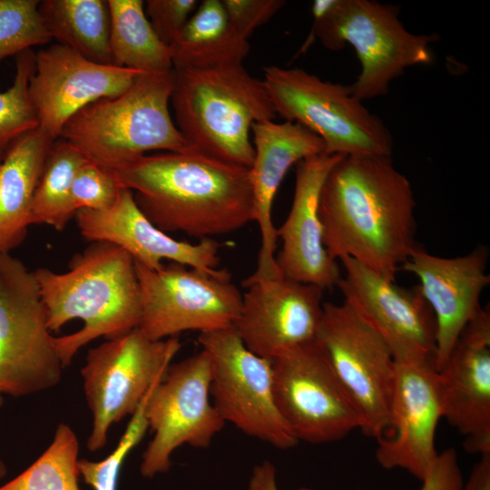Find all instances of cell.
Segmentation results:
<instances>
[{"instance_id":"6da1fadb","label":"cell","mask_w":490,"mask_h":490,"mask_svg":"<svg viewBox=\"0 0 490 490\" xmlns=\"http://www.w3.org/2000/svg\"><path fill=\"white\" fill-rule=\"evenodd\" d=\"M416 201L391 156H343L319 195L323 244L329 257H348L395 281L416 246Z\"/></svg>"},{"instance_id":"7a4b0ae2","label":"cell","mask_w":490,"mask_h":490,"mask_svg":"<svg viewBox=\"0 0 490 490\" xmlns=\"http://www.w3.org/2000/svg\"><path fill=\"white\" fill-rule=\"evenodd\" d=\"M161 230L198 238L234 232L253 219L250 169L187 148L142 155L111 171Z\"/></svg>"},{"instance_id":"3957f363","label":"cell","mask_w":490,"mask_h":490,"mask_svg":"<svg viewBox=\"0 0 490 490\" xmlns=\"http://www.w3.org/2000/svg\"><path fill=\"white\" fill-rule=\"evenodd\" d=\"M34 276L51 332L81 319V329L54 337L62 364L97 338L113 339L139 328L141 290L135 261L122 249L94 241L74 255L65 272L38 268Z\"/></svg>"},{"instance_id":"277c9868","label":"cell","mask_w":490,"mask_h":490,"mask_svg":"<svg viewBox=\"0 0 490 490\" xmlns=\"http://www.w3.org/2000/svg\"><path fill=\"white\" fill-rule=\"evenodd\" d=\"M173 74L170 103L187 147L250 169L252 124L277 116L262 80L242 64L173 68Z\"/></svg>"},{"instance_id":"5b68a950","label":"cell","mask_w":490,"mask_h":490,"mask_svg":"<svg viewBox=\"0 0 490 490\" xmlns=\"http://www.w3.org/2000/svg\"><path fill=\"white\" fill-rule=\"evenodd\" d=\"M173 83V69L141 74L121 94L75 113L59 139L109 171L151 151H184L186 142L169 109Z\"/></svg>"},{"instance_id":"8992f818","label":"cell","mask_w":490,"mask_h":490,"mask_svg":"<svg viewBox=\"0 0 490 490\" xmlns=\"http://www.w3.org/2000/svg\"><path fill=\"white\" fill-rule=\"evenodd\" d=\"M309 36L304 52L317 37L329 50L349 44L361 64L357 80L349 86L359 101L387 94L390 82L406 68L433 61L430 44L436 35L414 34L398 18L399 9L372 0H315Z\"/></svg>"},{"instance_id":"52a82bcc","label":"cell","mask_w":490,"mask_h":490,"mask_svg":"<svg viewBox=\"0 0 490 490\" xmlns=\"http://www.w3.org/2000/svg\"><path fill=\"white\" fill-rule=\"evenodd\" d=\"M262 82L277 115L317 134L324 154L391 156L393 139L382 120L348 85L323 81L300 68L265 67Z\"/></svg>"},{"instance_id":"ba28073f","label":"cell","mask_w":490,"mask_h":490,"mask_svg":"<svg viewBox=\"0 0 490 490\" xmlns=\"http://www.w3.org/2000/svg\"><path fill=\"white\" fill-rule=\"evenodd\" d=\"M51 333L34 272L0 252V395L23 397L59 383L64 366Z\"/></svg>"},{"instance_id":"9c48e42d","label":"cell","mask_w":490,"mask_h":490,"mask_svg":"<svg viewBox=\"0 0 490 490\" xmlns=\"http://www.w3.org/2000/svg\"><path fill=\"white\" fill-rule=\"evenodd\" d=\"M181 348L177 338L154 340L137 328L89 349L81 370L93 414L89 451L101 450L111 426L136 411L151 387L164 377Z\"/></svg>"},{"instance_id":"30bf717a","label":"cell","mask_w":490,"mask_h":490,"mask_svg":"<svg viewBox=\"0 0 490 490\" xmlns=\"http://www.w3.org/2000/svg\"><path fill=\"white\" fill-rule=\"evenodd\" d=\"M135 266L142 299L139 328L148 338L225 329L238 319L242 294L228 270L211 273L175 262L159 270Z\"/></svg>"},{"instance_id":"8fae6325","label":"cell","mask_w":490,"mask_h":490,"mask_svg":"<svg viewBox=\"0 0 490 490\" xmlns=\"http://www.w3.org/2000/svg\"><path fill=\"white\" fill-rule=\"evenodd\" d=\"M316 339L358 413L359 429L377 440L388 426L396 373L388 346L345 299L324 302Z\"/></svg>"},{"instance_id":"7c38bea8","label":"cell","mask_w":490,"mask_h":490,"mask_svg":"<svg viewBox=\"0 0 490 490\" xmlns=\"http://www.w3.org/2000/svg\"><path fill=\"white\" fill-rule=\"evenodd\" d=\"M198 342L211 358V397L223 421L276 448L295 446L275 402L272 361L250 351L233 327L200 333Z\"/></svg>"},{"instance_id":"4fadbf2b","label":"cell","mask_w":490,"mask_h":490,"mask_svg":"<svg viewBox=\"0 0 490 490\" xmlns=\"http://www.w3.org/2000/svg\"><path fill=\"white\" fill-rule=\"evenodd\" d=\"M211 361L206 351L171 364L151 390L145 406L153 436L141 465L144 476L167 472L172 453L183 445L207 448L225 422L211 397Z\"/></svg>"},{"instance_id":"5bb4252c","label":"cell","mask_w":490,"mask_h":490,"mask_svg":"<svg viewBox=\"0 0 490 490\" xmlns=\"http://www.w3.org/2000/svg\"><path fill=\"white\" fill-rule=\"evenodd\" d=\"M277 407L298 441L323 444L360 428L358 413L317 339L272 360Z\"/></svg>"},{"instance_id":"9a60e30c","label":"cell","mask_w":490,"mask_h":490,"mask_svg":"<svg viewBox=\"0 0 490 490\" xmlns=\"http://www.w3.org/2000/svg\"><path fill=\"white\" fill-rule=\"evenodd\" d=\"M344 269L337 287L388 346L397 363L435 364L436 319L419 285H396L355 260H339Z\"/></svg>"},{"instance_id":"2e32d148","label":"cell","mask_w":490,"mask_h":490,"mask_svg":"<svg viewBox=\"0 0 490 490\" xmlns=\"http://www.w3.org/2000/svg\"><path fill=\"white\" fill-rule=\"evenodd\" d=\"M141 72L93 62L57 44L34 54L28 94L38 128L54 141L87 105L127 90Z\"/></svg>"},{"instance_id":"e0dca14e","label":"cell","mask_w":490,"mask_h":490,"mask_svg":"<svg viewBox=\"0 0 490 490\" xmlns=\"http://www.w3.org/2000/svg\"><path fill=\"white\" fill-rule=\"evenodd\" d=\"M241 308L233 328L256 355L274 360L316 339L323 289L283 276L243 281Z\"/></svg>"},{"instance_id":"ac0fdd59","label":"cell","mask_w":490,"mask_h":490,"mask_svg":"<svg viewBox=\"0 0 490 490\" xmlns=\"http://www.w3.org/2000/svg\"><path fill=\"white\" fill-rule=\"evenodd\" d=\"M442 417L438 372L429 361L396 362L388 426L376 458L422 481L437 458L435 439Z\"/></svg>"},{"instance_id":"d6986e66","label":"cell","mask_w":490,"mask_h":490,"mask_svg":"<svg viewBox=\"0 0 490 490\" xmlns=\"http://www.w3.org/2000/svg\"><path fill=\"white\" fill-rule=\"evenodd\" d=\"M442 417L475 454L490 452V311L482 308L465 327L437 371Z\"/></svg>"},{"instance_id":"ffe728a7","label":"cell","mask_w":490,"mask_h":490,"mask_svg":"<svg viewBox=\"0 0 490 490\" xmlns=\"http://www.w3.org/2000/svg\"><path fill=\"white\" fill-rule=\"evenodd\" d=\"M74 217L85 240L112 243L148 269L159 270L167 260L211 273L220 270L221 243L214 239L191 243L171 237L148 220L127 188L122 187L108 208L81 209Z\"/></svg>"},{"instance_id":"44dd1931","label":"cell","mask_w":490,"mask_h":490,"mask_svg":"<svg viewBox=\"0 0 490 490\" xmlns=\"http://www.w3.org/2000/svg\"><path fill=\"white\" fill-rule=\"evenodd\" d=\"M487 251L477 247L468 254L443 258L416 246L401 265L420 280L421 291L436 319L435 367L438 371L465 327L482 309L480 298L490 283Z\"/></svg>"},{"instance_id":"7402d4cb","label":"cell","mask_w":490,"mask_h":490,"mask_svg":"<svg viewBox=\"0 0 490 490\" xmlns=\"http://www.w3.org/2000/svg\"><path fill=\"white\" fill-rule=\"evenodd\" d=\"M254 159L250 168L253 194V219L260 234L257 268L248 277L267 279L281 276L276 262L277 228L272 206L277 191L289 170L301 160L324 153L322 140L303 125L273 120L251 126Z\"/></svg>"},{"instance_id":"603a6c76","label":"cell","mask_w":490,"mask_h":490,"mask_svg":"<svg viewBox=\"0 0 490 490\" xmlns=\"http://www.w3.org/2000/svg\"><path fill=\"white\" fill-rule=\"evenodd\" d=\"M341 157L322 153L296 164L291 208L277 229V237L281 240V250L276 257L280 274L323 290L337 286L342 276L338 261L329 257L324 247L318 215L323 183Z\"/></svg>"},{"instance_id":"cb8c5ba5","label":"cell","mask_w":490,"mask_h":490,"mask_svg":"<svg viewBox=\"0 0 490 490\" xmlns=\"http://www.w3.org/2000/svg\"><path fill=\"white\" fill-rule=\"evenodd\" d=\"M54 142L37 127L17 139L2 159L0 252H9L26 237L34 194Z\"/></svg>"},{"instance_id":"d4e9b609","label":"cell","mask_w":490,"mask_h":490,"mask_svg":"<svg viewBox=\"0 0 490 490\" xmlns=\"http://www.w3.org/2000/svg\"><path fill=\"white\" fill-rule=\"evenodd\" d=\"M174 69L242 64L250 46L221 0H203L170 45Z\"/></svg>"},{"instance_id":"484cf974","label":"cell","mask_w":490,"mask_h":490,"mask_svg":"<svg viewBox=\"0 0 490 490\" xmlns=\"http://www.w3.org/2000/svg\"><path fill=\"white\" fill-rule=\"evenodd\" d=\"M107 4L113 64L143 74L172 71V49L153 30L146 16L143 1L107 0Z\"/></svg>"},{"instance_id":"4316f807","label":"cell","mask_w":490,"mask_h":490,"mask_svg":"<svg viewBox=\"0 0 490 490\" xmlns=\"http://www.w3.org/2000/svg\"><path fill=\"white\" fill-rule=\"evenodd\" d=\"M39 11L52 39L93 62L113 64L107 0H44Z\"/></svg>"},{"instance_id":"83f0119b","label":"cell","mask_w":490,"mask_h":490,"mask_svg":"<svg viewBox=\"0 0 490 490\" xmlns=\"http://www.w3.org/2000/svg\"><path fill=\"white\" fill-rule=\"evenodd\" d=\"M86 159L67 142L57 139L47 156L35 189L30 223L47 224L63 230L75 216L71 202L72 185Z\"/></svg>"},{"instance_id":"f1b7e54d","label":"cell","mask_w":490,"mask_h":490,"mask_svg":"<svg viewBox=\"0 0 490 490\" xmlns=\"http://www.w3.org/2000/svg\"><path fill=\"white\" fill-rule=\"evenodd\" d=\"M78 453L75 433L62 423L45 451L0 490H79Z\"/></svg>"},{"instance_id":"f546056e","label":"cell","mask_w":490,"mask_h":490,"mask_svg":"<svg viewBox=\"0 0 490 490\" xmlns=\"http://www.w3.org/2000/svg\"><path fill=\"white\" fill-rule=\"evenodd\" d=\"M34 54L27 50L17 55L13 83L0 92V155L21 136L38 127L28 94Z\"/></svg>"},{"instance_id":"4dcf8cb0","label":"cell","mask_w":490,"mask_h":490,"mask_svg":"<svg viewBox=\"0 0 490 490\" xmlns=\"http://www.w3.org/2000/svg\"><path fill=\"white\" fill-rule=\"evenodd\" d=\"M38 0H0V63L49 43Z\"/></svg>"},{"instance_id":"1f68e13d","label":"cell","mask_w":490,"mask_h":490,"mask_svg":"<svg viewBox=\"0 0 490 490\" xmlns=\"http://www.w3.org/2000/svg\"><path fill=\"white\" fill-rule=\"evenodd\" d=\"M154 386L147 392L136 411L131 416V420L113 453L98 462L86 459L79 460L80 475L83 477L84 482L94 490H116L123 460L132 449L140 443L149 429L145 406Z\"/></svg>"},{"instance_id":"d6a6232c","label":"cell","mask_w":490,"mask_h":490,"mask_svg":"<svg viewBox=\"0 0 490 490\" xmlns=\"http://www.w3.org/2000/svg\"><path fill=\"white\" fill-rule=\"evenodd\" d=\"M122 186L107 169L85 161L76 172L71 202L76 213L81 209L103 210L116 200Z\"/></svg>"},{"instance_id":"836d02e7","label":"cell","mask_w":490,"mask_h":490,"mask_svg":"<svg viewBox=\"0 0 490 490\" xmlns=\"http://www.w3.org/2000/svg\"><path fill=\"white\" fill-rule=\"evenodd\" d=\"M145 14L159 38L173 42L198 6L196 0H148Z\"/></svg>"},{"instance_id":"e575fe53","label":"cell","mask_w":490,"mask_h":490,"mask_svg":"<svg viewBox=\"0 0 490 490\" xmlns=\"http://www.w3.org/2000/svg\"><path fill=\"white\" fill-rule=\"evenodd\" d=\"M235 29L249 38L267 23L284 5L282 0H221Z\"/></svg>"},{"instance_id":"d590c367","label":"cell","mask_w":490,"mask_h":490,"mask_svg":"<svg viewBox=\"0 0 490 490\" xmlns=\"http://www.w3.org/2000/svg\"><path fill=\"white\" fill-rule=\"evenodd\" d=\"M463 482L456 452L447 448L438 453L419 490H461Z\"/></svg>"},{"instance_id":"8d00e7d4","label":"cell","mask_w":490,"mask_h":490,"mask_svg":"<svg viewBox=\"0 0 490 490\" xmlns=\"http://www.w3.org/2000/svg\"><path fill=\"white\" fill-rule=\"evenodd\" d=\"M461 490H490V452L480 455Z\"/></svg>"},{"instance_id":"74e56055","label":"cell","mask_w":490,"mask_h":490,"mask_svg":"<svg viewBox=\"0 0 490 490\" xmlns=\"http://www.w3.org/2000/svg\"><path fill=\"white\" fill-rule=\"evenodd\" d=\"M249 490H279L275 466L268 460L257 465L250 480ZM298 490H313L301 487Z\"/></svg>"},{"instance_id":"f35d334b","label":"cell","mask_w":490,"mask_h":490,"mask_svg":"<svg viewBox=\"0 0 490 490\" xmlns=\"http://www.w3.org/2000/svg\"><path fill=\"white\" fill-rule=\"evenodd\" d=\"M3 404V397L2 395H0V407ZM6 466L0 460V479L5 477L6 475Z\"/></svg>"},{"instance_id":"ab89813d","label":"cell","mask_w":490,"mask_h":490,"mask_svg":"<svg viewBox=\"0 0 490 490\" xmlns=\"http://www.w3.org/2000/svg\"><path fill=\"white\" fill-rule=\"evenodd\" d=\"M1 162H2V159H1V157H0V167H1Z\"/></svg>"}]
</instances>
